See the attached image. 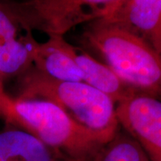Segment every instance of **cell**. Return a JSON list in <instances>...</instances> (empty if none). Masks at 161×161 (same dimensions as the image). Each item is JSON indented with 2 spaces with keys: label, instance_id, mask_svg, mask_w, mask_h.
<instances>
[{
  "label": "cell",
  "instance_id": "obj_1",
  "mask_svg": "<svg viewBox=\"0 0 161 161\" xmlns=\"http://www.w3.org/2000/svg\"><path fill=\"white\" fill-rule=\"evenodd\" d=\"M82 38L127 85L161 99V56L144 40L104 19L87 23Z\"/></svg>",
  "mask_w": 161,
  "mask_h": 161
},
{
  "label": "cell",
  "instance_id": "obj_2",
  "mask_svg": "<svg viewBox=\"0 0 161 161\" xmlns=\"http://www.w3.org/2000/svg\"><path fill=\"white\" fill-rule=\"evenodd\" d=\"M8 123L30 132L68 161H94L108 143L56 104L43 99L14 98Z\"/></svg>",
  "mask_w": 161,
  "mask_h": 161
},
{
  "label": "cell",
  "instance_id": "obj_3",
  "mask_svg": "<svg viewBox=\"0 0 161 161\" xmlns=\"http://www.w3.org/2000/svg\"><path fill=\"white\" fill-rule=\"evenodd\" d=\"M19 98L56 104L75 122L110 142L119 131L116 104L83 81L53 80L31 67L21 76Z\"/></svg>",
  "mask_w": 161,
  "mask_h": 161
},
{
  "label": "cell",
  "instance_id": "obj_4",
  "mask_svg": "<svg viewBox=\"0 0 161 161\" xmlns=\"http://www.w3.org/2000/svg\"><path fill=\"white\" fill-rule=\"evenodd\" d=\"M121 0H26L11 4L31 30L62 36L76 26L107 17Z\"/></svg>",
  "mask_w": 161,
  "mask_h": 161
},
{
  "label": "cell",
  "instance_id": "obj_5",
  "mask_svg": "<svg viewBox=\"0 0 161 161\" xmlns=\"http://www.w3.org/2000/svg\"><path fill=\"white\" fill-rule=\"evenodd\" d=\"M116 115L150 160L161 161V99L136 92L116 104Z\"/></svg>",
  "mask_w": 161,
  "mask_h": 161
},
{
  "label": "cell",
  "instance_id": "obj_6",
  "mask_svg": "<svg viewBox=\"0 0 161 161\" xmlns=\"http://www.w3.org/2000/svg\"><path fill=\"white\" fill-rule=\"evenodd\" d=\"M11 5H0V80L23 76L33 66L39 41Z\"/></svg>",
  "mask_w": 161,
  "mask_h": 161
},
{
  "label": "cell",
  "instance_id": "obj_7",
  "mask_svg": "<svg viewBox=\"0 0 161 161\" xmlns=\"http://www.w3.org/2000/svg\"><path fill=\"white\" fill-rule=\"evenodd\" d=\"M103 19L139 37L161 56V0H121Z\"/></svg>",
  "mask_w": 161,
  "mask_h": 161
},
{
  "label": "cell",
  "instance_id": "obj_8",
  "mask_svg": "<svg viewBox=\"0 0 161 161\" xmlns=\"http://www.w3.org/2000/svg\"><path fill=\"white\" fill-rule=\"evenodd\" d=\"M32 67L53 80L82 81L80 69L72 57V45L62 36H48L46 41L39 43Z\"/></svg>",
  "mask_w": 161,
  "mask_h": 161
},
{
  "label": "cell",
  "instance_id": "obj_9",
  "mask_svg": "<svg viewBox=\"0 0 161 161\" xmlns=\"http://www.w3.org/2000/svg\"><path fill=\"white\" fill-rule=\"evenodd\" d=\"M72 57L80 69L82 81L108 96L115 104L138 92L121 80L109 66L90 54L72 46Z\"/></svg>",
  "mask_w": 161,
  "mask_h": 161
},
{
  "label": "cell",
  "instance_id": "obj_10",
  "mask_svg": "<svg viewBox=\"0 0 161 161\" xmlns=\"http://www.w3.org/2000/svg\"><path fill=\"white\" fill-rule=\"evenodd\" d=\"M0 161H68L21 128L0 132Z\"/></svg>",
  "mask_w": 161,
  "mask_h": 161
},
{
  "label": "cell",
  "instance_id": "obj_11",
  "mask_svg": "<svg viewBox=\"0 0 161 161\" xmlns=\"http://www.w3.org/2000/svg\"><path fill=\"white\" fill-rule=\"evenodd\" d=\"M94 161H151L142 146L127 132L118 131Z\"/></svg>",
  "mask_w": 161,
  "mask_h": 161
},
{
  "label": "cell",
  "instance_id": "obj_12",
  "mask_svg": "<svg viewBox=\"0 0 161 161\" xmlns=\"http://www.w3.org/2000/svg\"><path fill=\"white\" fill-rule=\"evenodd\" d=\"M13 100L14 98L8 96L5 92L3 83L0 80V118L5 119L6 122H8L10 118Z\"/></svg>",
  "mask_w": 161,
  "mask_h": 161
}]
</instances>
